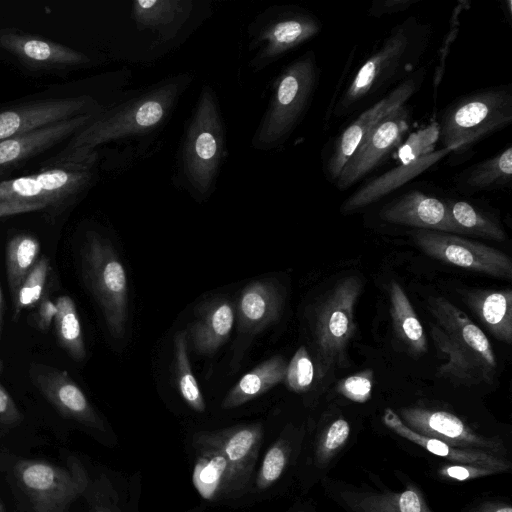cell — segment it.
<instances>
[{
  "label": "cell",
  "instance_id": "cell-33",
  "mask_svg": "<svg viewBox=\"0 0 512 512\" xmlns=\"http://www.w3.org/2000/svg\"><path fill=\"white\" fill-rule=\"evenodd\" d=\"M345 498L356 512H431L422 495L415 489L398 493L353 494Z\"/></svg>",
  "mask_w": 512,
  "mask_h": 512
},
{
  "label": "cell",
  "instance_id": "cell-32",
  "mask_svg": "<svg viewBox=\"0 0 512 512\" xmlns=\"http://www.w3.org/2000/svg\"><path fill=\"white\" fill-rule=\"evenodd\" d=\"M453 222L461 235L504 241L507 236L496 217L474 203L462 199H447Z\"/></svg>",
  "mask_w": 512,
  "mask_h": 512
},
{
  "label": "cell",
  "instance_id": "cell-8",
  "mask_svg": "<svg viewBox=\"0 0 512 512\" xmlns=\"http://www.w3.org/2000/svg\"><path fill=\"white\" fill-rule=\"evenodd\" d=\"M362 287L358 276L342 278L314 307L312 334L318 380L347 366V348L356 330L354 312Z\"/></svg>",
  "mask_w": 512,
  "mask_h": 512
},
{
  "label": "cell",
  "instance_id": "cell-23",
  "mask_svg": "<svg viewBox=\"0 0 512 512\" xmlns=\"http://www.w3.org/2000/svg\"><path fill=\"white\" fill-rule=\"evenodd\" d=\"M192 445L197 452L193 483L207 500L230 498L231 470L223 451L203 431L193 435Z\"/></svg>",
  "mask_w": 512,
  "mask_h": 512
},
{
  "label": "cell",
  "instance_id": "cell-7",
  "mask_svg": "<svg viewBox=\"0 0 512 512\" xmlns=\"http://www.w3.org/2000/svg\"><path fill=\"white\" fill-rule=\"evenodd\" d=\"M225 154V130L217 97L209 86L202 88L185 130L181 149V173L197 198L214 190Z\"/></svg>",
  "mask_w": 512,
  "mask_h": 512
},
{
  "label": "cell",
  "instance_id": "cell-12",
  "mask_svg": "<svg viewBox=\"0 0 512 512\" xmlns=\"http://www.w3.org/2000/svg\"><path fill=\"white\" fill-rule=\"evenodd\" d=\"M426 73L425 67H419L382 98L362 111L327 145L323 157V171L327 180L335 182L345 163L379 121L397 107L405 105L420 90Z\"/></svg>",
  "mask_w": 512,
  "mask_h": 512
},
{
  "label": "cell",
  "instance_id": "cell-13",
  "mask_svg": "<svg viewBox=\"0 0 512 512\" xmlns=\"http://www.w3.org/2000/svg\"><path fill=\"white\" fill-rule=\"evenodd\" d=\"M411 236L426 255L441 262L495 278H512V261L499 249L445 232L413 229Z\"/></svg>",
  "mask_w": 512,
  "mask_h": 512
},
{
  "label": "cell",
  "instance_id": "cell-38",
  "mask_svg": "<svg viewBox=\"0 0 512 512\" xmlns=\"http://www.w3.org/2000/svg\"><path fill=\"white\" fill-rule=\"evenodd\" d=\"M289 459V446L280 438L266 452L255 478L257 491L272 486L282 475Z\"/></svg>",
  "mask_w": 512,
  "mask_h": 512
},
{
  "label": "cell",
  "instance_id": "cell-28",
  "mask_svg": "<svg viewBox=\"0 0 512 512\" xmlns=\"http://www.w3.org/2000/svg\"><path fill=\"white\" fill-rule=\"evenodd\" d=\"M192 11L185 0H137L132 4V19L141 29L157 32L162 40L174 37Z\"/></svg>",
  "mask_w": 512,
  "mask_h": 512
},
{
  "label": "cell",
  "instance_id": "cell-15",
  "mask_svg": "<svg viewBox=\"0 0 512 512\" xmlns=\"http://www.w3.org/2000/svg\"><path fill=\"white\" fill-rule=\"evenodd\" d=\"M104 108L89 95L33 100L0 111V142L43 126Z\"/></svg>",
  "mask_w": 512,
  "mask_h": 512
},
{
  "label": "cell",
  "instance_id": "cell-18",
  "mask_svg": "<svg viewBox=\"0 0 512 512\" xmlns=\"http://www.w3.org/2000/svg\"><path fill=\"white\" fill-rule=\"evenodd\" d=\"M378 217L385 223L461 235L452 220L447 199L420 190L405 192L383 205Z\"/></svg>",
  "mask_w": 512,
  "mask_h": 512
},
{
  "label": "cell",
  "instance_id": "cell-49",
  "mask_svg": "<svg viewBox=\"0 0 512 512\" xmlns=\"http://www.w3.org/2000/svg\"><path fill=\"white\" fill-rule=\"evenodd\" d=\"M2 326H3V297H2V291L0 288V339L2 335Z\"/></svg>",
  "mask_w": 512,
  "mask_h": 512
},
{
  "label": "cell",
  "instance_id": "cell-9",
  "mask_svg": "<svg viewBox=\"0 0 512 512\" xmlns=\"http://www.w3.org/2000/svg\"><path fill=\"white\" fill-rule=\"evenodd\" d=\"M85 285L97 302L111 336L120 339L128 321L127 276L109 239L96 231L85 234L80 251Z\"/></svg>",
  "mask_w": 512,
  "mask_h": 512
},
{
  "label": "cell",
  "instance_id": "cell-37",
  "mask_svg": "<svg viewBox=\"0 0 512 512\" xmlns=\"http://www.w3.org/2000/svg\"><path fill=\"white\" fill-rule=\"evenodd\" d=\"M49 272L50 260L45 256H41L13 296L14 319H17L23 310L34 307L41 300L46 293L45 288Z\"/></svg>",
  "mask_w": 512,
  "mask_h": 512
},
{
  "label": "cell",
  "instance_id": "cell-26",
  "mask_svg": "<svg viewBox=\"0 0 512 512\" xmlns=\"http://www.w3.org/2000/svg\"><path fill=\"white\" fill-rule=\"evenodd\" d=\"M463 301L477 315L497 340L512 342V291L472 289L465 291Z\"/></svg>",
  "mask_w": 512,
  "mask_h": 512
},
{
  "label": "cell",
  "instance_id": "cell-29",
  "mask_svg": "<svg viewBox=\"0 0 512 512\" xmlns=\"http://www.w3.org/2000/svg\"><path fill=\"white\" fill-rule=\"evenodd\" d=\"M404 419L420 434L440 437L452 443L487 444L474 434L457 416L441 410L407 408L402 411ZM440 439V440H442Z\"/></svg>",
  "mask_w": 512,
  "mask_h": 512
},
{
  "label": "cell",
  "instance_id": "cell-40",
  "mask_svg": "<svg viewBox=\"0 0 512 512\" xmlns=\"http://www.w3.org/2000/svg\"><path fill=\"white\" fill-rule=\"evenodd\" d=\"M83 496L89 504V512H120L118 494L104 474L90 480Z\"/></svg>",
  "mask_w": 512,
  "mask_h": 512
},
{
  "label": "cell",
  "instance_id": "cell-47",
  "mask_svg": "<svg viewBox=\"0 0 512 512\" xmlns=\"http://www.w3.org/2000/svg\"><path fill=\"white\" fill-rule=\"evenodd\" d=\"M22 419L14 400L6 389L0 384V424L16 425Z\"/></svg>",
  "mask_w": 512,
  "mask_h": 512
},
{
  "label": "cell",
  "instance_id": "cell-3",
  "mask_svg": "<svg viewBox=\"0 0 512 512\" xmlns=\"http://www.w3.org/2000/svg\"><path fill=\"white\" fill-rule=\"evenodd\" d=\"M427 303L433 318L430 334L446 359L438 376L466 386L492 383L497 360L484 332L447 299L431 297Z\"/></svg>",
  "mask_w": 512,
  "mask_h": 512
},
{
  "label": "cell",
  "instance_id": "cell-46",
  "mask_svg": "<svg viewBox=\"0 0 512 512\" xmlns=\"http://www.w3.org/2000/svg\"><path fill=\"white\" fill-rule=\"evenodd\" d=\"M440 473L446 477L463 481L467 479L489 475L495 472L493 470L483 467L456 464L444 467L443 469L440 470Z\"/></svg>",
  "mask_w": 512,
  "mask_h": 512
},
{
  "label": "cell",
  "instance_id": "cell-30",
  "mask_svg": "<svg viewBox=\"0 0 512 512\" xmlns=\"http://www.w3.org/2000/svg\"><path fill=\"white\" fill-rule=\"evenodd\" d=\"M287 363L281 355H275L250 370L227 392L223 409L239 407L264 394L284 381Z\"/></svg>",
  "mask_w": 512,
  "mask_h": 512
},
{
  "label": "cell",
  "instance_id": "cell-1",
  "mask_svg": "<svg viewBox=\"0 0 512 512\" xmlns=\"http://www.w3.org/2000/svg\"><path fill=\"white\" fill-rule=\"evenodd\" d=\"M432 35L431 24L423 23L415 16L392 28L380 47L352 74L342 92L332 97L324 118L325 127L333 119L345 118L367 104L375 103L388 88L398 85L416 71Z\"/></svg>",
  "mask_w": 512,
  "mask_h": 512
},
{
  "label": "cell",
  "instance_id": "cell-20",
  "mask_svg": "<svg viewBox=\"0 0 512 512\" xmlns=\"http://www.w3.org/2000/svg\"><path fill=\"white\" fill-rule=\"evenodd\" d=\"M0 46L33 68H63L89 62L86 54L71 47L12 29L0 30Z\"/></svg>",
  "mask_w": 512,
  "mask_h": 512
},
{
  "label": "cell",
  "instance_id": "cell-39",
  "mask_svg": "<svg viewBox=\"0 0 512 512\" xmlns=\"http://www.w3.org/2000/svg\"><path fill=\"white\" fill-rule=\"evenodd\" d=\"M315 366L305 346H300L287 364L284 381L297 393L307 391L313 383Z\"/></svg>",
  "mask_w": 512,
  "mask_h": 512
},
{
  "label": "cell",
  "instance_id": "cell-21",
  "mask_svg": "<svg viewBox=\"0 0 512 512\" xmlns=\"http://www.w3.org/2000/svg\"><path fill=\"white\" fill-rule=\"evenodd\" d=\"M450 153L449 148L441 147L439 150H433L416 158L403 160L397 167L359 187L342 203L341 213L351 214L379 201Z\"/></svg>",
  "mask_w": 512,
  "mask_h": 512
},
{
  "label": "cell",
  "instance_id": "cell-50",
  "mask_svg": "<svg viewBox=\"0 0 512 512\" xmlns=\"http://www.w3.org/2000/svg\"><path fill=\"white\" fill-rule=\"evenodd\" d=\"M3 370H4V362H3V360L0 358V375L3 373Z\"/></svg>",
  "mask_w": 512,
  "mask_h": 512
},
{
  "label": "cell",
  "instance_id": "cell-48",
  "mask_svg": "<svg viewBox=\"0 0 512 512\" xmlns=\"http://www.w3.org/2000/svg\"><path fill=\"white\" fill-rule=\"evenodd\" d=\"M470 512H512V508L509 504L505 503H484Z\"/></svg>",
  "mask_w": 512,
  "mask_h": 512
},
{
  "label": "cell",
  "instance_id": "cell-14",
  "mask_svg": "<svg viewBox=\"0 0 512 512\" xmlns=\"http://www.w3.org/2000/svg\"><path fill=\"white\" fill-rule=\"evenodd\" d=\"M410 111L402 105L384 116L362 140L333 183L343 191L379 167L409 129Z\"/></svg>",
  "mask_w": 512,
  "mask_h": 512
},
{
  "label": "cell",
  "instance_id": "cell-45",
  "mask_svg": "<svg viewBox=\"0 0 512 512\" xmlns=\"http://www.w3.org/2000/svg\"><path fill=\"white\" fill-rule=\"evenodd\" d=\"M419 0H374L368 10L372 17H382L383 15L394 14L409 9Z\"/></svg>",
  "mask_w": 512,
  "mask_h": 512
},
{
  "label": "cell",
  "instance_id": "cell-19",
  "mask_svg": "<svg viewBox=\"0 0 512 512\" xmlns=\"http://www.w3.org/2000/svg\"><path fill=\"white\" fill-rule=\"evenodd\" d=\"M97 114H81L1 141L0 177L23 164L29 158L75 135L89 124Z\"/></svg>",
  "mask_w": 512,
  "mask_h": 512
},
{
  "label": "cell",
  "instance_id": "cell-31",
  "mask_svg": "<svg viewBox=\"0 0 512 512\" xmlns=\"http://www.w3.org/2000/svg\"><path fill=\"white\" fill-rule=\"evenodd\" d=\"M389 302L392 326L397 338L411 354L420 356L427 352V338L409 298L400 286L392 280L389 284Z\"/></svg>",
  "mask_w": 512,
  "mask_h": 512
},
{
  "label": "cell",
  "instance_id": "cell-36",
  "mask_svg": "<svg viewBox=\"0 0 512 512\" xmlns=\"http://www.w3.org/2000/svg\"><path fill=\"white\" fill-rule=\"evenodd\" d=\"M174 368L177 387L184 401L196 412L205 411V400L191 369L185 331H178L174 337Z\"/></svg>",
  "mask_w": 512,
  "mask_h": 512
},
{
  "label": "cell",
  "instance_id": "cell-16",
  "mask_svg": "<svg viewBox=\"0 0 512 512\" xmlns=\"http://www.w3.org/2000/svg\"><path fill=\"white\" fill-rule=\"evenodd\" d=\"M31 382L64 417L88 428L105 431L103 420L66 371L42 363L29 367Z\"/></svg>",
  "mask_w": 512,
  "mask_h": 512
},
{
  "label": "cell",
  "instance_id": "cell-42",
  "mask_svg": "<svg viewBox=\"0 0 512 512\" xmlns=\"http://www.w3.org/2000/svg\"><path fill=\"white\" fill-rule=\"evenodd\" d=\"M372 385L373 371L365 370L342 379L337 385V390L344 397L363 403L370 398Z\"/></svg>",
  "mask_w": 512,
  "mask_h": 512
},
{
  "label": "cell",
  "instance_id": "cell-43",
  "mask_svg": "<svg viewBox=\"0 0 512 512\" xmlns=\"http://www.w3.org/2000/svg\"><path fill=\"white\" fill-rule=\"evenodd\" d=\"M350 434V426L344 419L335 420L328 428L322 442V450L331 453L341 447Z\"/></svg>",
  "mask_w": 512,
  "mask_h": 512
},
{
  "label": "cell",
  "instance_id": "cell-11",
  "mask_svg": "<svg viewBox=\"0 0 512 512\" xmlns=\"http://www.w3.org/2000/svg\"><path fill=\"white\" fill-rule=\"evenodd\" d=\"M322 27L317 16L299 6L267 9L250 32V49L256 50L250 65L255 71L263 69L317 36Z\"/></svg>",
  "mask_w": 512,
  "mask_h": 512
},
{
  "label": "cell",
  "instance_id": "cell-25",
  "mask_svg": "<svg viewBox=\"0 0 512 512\" xmlns=\"http://www.w3.org/2000/svg\"><path fill=\"white\" fill-rule=\"evenodd\" d=\"M384 424L403 438L425 448L430 453L464 465L483 467L490 470L503 471L509 464L500 458L481 451L458 449L438 438L425 436L408 427L390 408L383 414Z\"/></svg>",
  "mask_w": 512,
  "mask_h": 512
},
{
  "label": "cell",
  "instance_id": "cell-10",
  "mask_svg": "<svg viewBox=\"0 0 512 512\" xmlns=\"http://www.w3.org/2000/svg\"><path fill=\"white\" fill-rule=\"evenodd\" d=\"M19 487L33 512H69L71 504L83 496L90 482L82 463L70 457L68 467L38 460H21L14 467Z\"/></svg>",
  "mask_w": 512,
  "mask_h": 512
},
{
  "label": "cell",
  "instance_id": "cell-17",
  "mask_svg": "<svg viewBox=\"0 0 512 512\" xmlns=\"http://www.w3.org/2000/svg\"><path fill=\"white\" fill-rule=\"evenodd\" d=\"M225 454L231 470L230 498H238L249 488L263 439L261 423L240 424L203 431Z\"/></svg>",
  "mask_w": 512,
  "mask_h": 512
},
{
  "label": "cell",
  "instance_id": "cell-22",
  "mask_svg": "<svg viewBox=\"0 0 512 512\" xmlns=\"http://www.w3.org/2000/svg\"><path fill=\"white\" fill-rule=\"evenodd\" d=\"M284 293L273 280H257L248 284L241 292L237 303L239 330L254 335L281 316Z\"/></svg>",
  "mask_w": 512,
  "mask_h": 512
},
{
  "label": "cell",
  "instance_id": "cell-5",
  "mask_svg": "<svg viewBox=\"0 0 512 512\" xmlns=\"http://www.w3.org/2000/svg\"><path fill=\"white\" fill-rule=\"evenodd\" d=\"M512 122V85L503 84L462 95L440 112L438 139L451 150L452 164L462 162L481 140Z\"/></svg>",
  "mask_w": 512,
  "mask_h": 512
},
{
  "label": "cell",
  "instance_id": "cell-6",
  "mask_svg": "<svg viewBox=\"0 0 512 512\" xmlns=\"http://www.w3.org/2000/svg\"><path fill=\"white\" fill-rule=\"evenodd\" d=\"M320 71L314 51L293 60L274 81L268 107L251 145L257 150L282 146L307 113L319 84Z\"/></svg>",
  "mask_w": 512,
  "mask_h": 512
},
{
  "label": "cell",
  "instance_id": "cell-2",
  "mask_svg": "<svg viewBox=\"0 0 512 512\" xmlns=\"http://www.w3.org/2000/svg\"><path fill=\"white\" fill-rule=\"evenodd\" d=\"M97 159L96 150L62 151L36 174L0 180V217L62 213L91 184Z\"/></svg>",
  "mask_w": 512,
  "mask_h": 512
},
{
  "label": "cell",
  "instance_id": "cell-24",
  "mask_svg": "<svg viewBox=\"0 0 512 512\" xmlns=\"http://www.w3.org/2000/svg\"><path fill=\"white\" fill-rule=\"evenodd\" d=\"M235 322V310L227 299H212L203 304L191 323L187 338L194 351L212 355L228 339Z\"/></svg>",
  "mask_w": 512,
  "mask_h": 512
},
{
  "label": "cell",
  "instance_id": "cell-44",
  "mask_svg": "<svg viewBox=\"0 0 512 512\" xmlns=\"http://www.w3.org/2000/svg\"><path fill=\"white\" fill-rule=\"evenodd\" d=\"M57 313L56 302H53L47 293L43 295L37 304L34 314V325L42 332L47 331L54 322Z\"/></svg>",
  "mask_w": 512,
  "mask_h": 512
},
{
  "label": "cell",
  "instance_id": "cell-4",
  "mask_svg": "<svg viewBox=\"0 0 512 512\" xmlns=\"http://www.w3.org/2000/svg\"><path fill=\"white\" fill-rule=\"evenodd\" d=\"M191 81L188 74L163 80L109 109L73 135L63 150L91 151L101 144L144 135L159 128Z\"/></svg>",
  "mask_w": 512,
  "mask_h": 512
},
{
  "label": "cell",
  "instance_id": "cell-35",
  "mask_svg": "<svg viewBox=\"0 0 512 512\" xmlns=\"http://www.w3.org/2000/svg\"><path fill=\"white\" fill-rule=\"evenodd\" d=\"M57 313L54 319L58 341L62 348L76 361L86 357V348L76 305L68 295L56 300Z\"/></svg>",
  "mask_w": 512,
  "mask_h": 512
},
{
  "label": "cell",
  "instance_id": "cell-41",
  "mask_svg": "<svg viewBox=\"0 0 512 512\" xmlns=\"http://www.w3.org/2000/svg\"><path fill=\"white\" fill-rule=\"evenodd\" d=\"M467 8H469L467 1H460L457 4V6H455V8L452 12L451 19H450L449 32L446 34L444 41H443V45L439 51V55H438L439 61L435 68V73H434V77H433V90H434L433 97H434L435 101H436V97H437L438 87L441 84L443 75L445 73L446 59L449 54L451 44L455 41V39L458 35L459 26H460V15Z\"/></svg>",
  "mask_w": 512,
  "mask_h": 512
},
{
  "label": "cell",
  "instance_id": "cell-34",
  "mask_svg": "<svg viewBox=\"0 0 512 512\" xmlns=\"http://www.w3.org/2000/svg\"><path fill=\"white\" fill-rule=\"evenodd\" d=\"M39 258L40 243L36 237L21 233L9 240L6 247V272L13 296Z\"/></svg>",
  "mask_w": 512,
  "mask_h": 512
},
{
  "label": "cell",
  "instance_id": "cell-27",
  "mask_svg": "<svg viewBox=\"0 0 512 512\" xmlns=\"http://www.w3.org/2000/svg\"><path fill=\"white\" fill-rule=\"evenodd\" d=\"M512 182V146L477 162L454 177V188L463 194L495 191L510 186Z\"/></svg>",
  "mask_w": 512,
  "mask_h": 512
}]
</instances>
